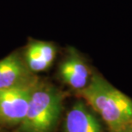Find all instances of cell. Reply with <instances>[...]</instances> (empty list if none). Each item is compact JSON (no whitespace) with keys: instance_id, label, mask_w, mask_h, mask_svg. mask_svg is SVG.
I'll return each instance as SVG.
<instances>
[{"instance_id":"1","label":"cell","mask_w":132,"mask_h":132,"mask_svg":"<svg viewBox=\"0 0 132 132\" xmlns=\"http://www.w3.org/2000/svg\"><path fill=\"white\" fill-rule=\"evenodd\" d=\"M78 93L112 132L132 127V100L98 72H93L87 87Z\"/></svg>"},{"instance_id":"2","label":"cell","mask_w":132,"mask_h":132,"mask_svg":"<svg viewBox=\"0 0 132 132\" xmlns=\"http://www.w3.org/2000/svg\"><path fill=\"white\" fill-rule=\"evenodd\" d=\"M64 94L52 83L38 78L31 92L25 118L19 132H53L59 123Z\"/></svg>"},{"instance_id":"3","label":"cell","mask_w":132,"mask_h":132,"mask_svg":"<svg viewBox=\"0 0 132 132\" xmlns=\"http://www.w3.org/2000/svg\"><path fill=\"white\" fill-rule=\"evenodd\" d=\"M39 77L26 85L0 90V123L19 125L27 114L31 92Z\"/></svg>"},{"instance_id":"4","label":"cell","mask_w":132,"mask_h":132,"mask_svg":"<svg viewBox=\"0 0 132 132\" xmlns=\"http://www.w3.org/2000/svg\"><path fill=\"white\" fill-rule=\"evenodd\" d=\"M92 74L93 72L81 54L75 48H68L59 66V76L63 82L79 92L87 87Z\"/></svg>"},{"instance_id":"5","label":"cell","mask_w":132,"mask_h":132,"mask_svg":"<svg viewBox=\"0 0 132 132\" xmlns=\"http://www.w3.org/2000/svg\"><path fill=\"white\" fill-rule=\"evenodd\" d=\"M37 77L28 69L22 54L16 52L0 60V90L26 85Z\"/></svg>"},{"instance_id":"6","label":"cell","mask_w":132,"mask_h":132,"mask_svg":"<svg viewBox=\"0 0 132 132\" xmlns=\"http://www.w3.org/2000/svg\"><path fill=\"white\" fill-rule=\"evenodd\" d=\"M57 48L51 41L31 39L22 53L26 65L31 73L44 72L51 68L56 59Z\"/></svg>"},{"instance_id":"7","label":"cell","mask_w":132,"mask_h":132,"mask_svg":"<svg viewBox=\"0 0 132 132\" xmlns=\"http://www.w3.org/2000/svg\"><path fill=\"white\" fill-rule=\"evenodd\" d=\"M64 132H102V127L83 101H76L64 120Z\"/></svg>"},{"instance_id":"8","label":"cell","mask_w":132,"mask_h":132,"mask_svg":"<svg viewBox=\"0 0 132 132\" xmlns=\"http://www.w3.org/2000/svg\"><path fill=\"white\" fill-rule=\"evenodd\" d=\"M123 132H132V127H130V128L127 129V130H125V131H123Z\"/></svg>"}]
</instances>
